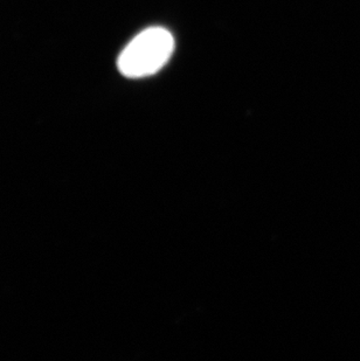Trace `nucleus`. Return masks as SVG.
Masks as SVG:
<instances>
[{
  "label": "nucleus",
  "mask_w": 360,
  "mask_h": 361,
  "mask_svg": "<svg viewBox=\"0 0 360 361\" xmlns=\"http://www.w3.org/2000/svg\"><path fill=\"white\" fill-rule=\"evenodd\" d=\"M174 35L165 28H146L130 41L119 54V73L129 79L156 74L174 54Z\"/></svg>",
  "instance_id": "obj_1"
}]
</instances>
